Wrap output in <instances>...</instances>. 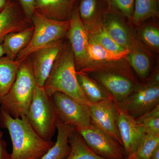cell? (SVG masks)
<instances>
[{"mask_svg": "<svg viewBox=\"0 0 159 159\" xmlns=\"http://www.w3.org/2000/svg\"><path fill=\"white\" fill-rule=\"evenodd\" d=\"M3 56H5V54L2 43H0V57H2Z\"/></svg>", "mask_w": 159, "mask_h": 159, "instance_id": "34", "label": "cell"}, {"mask_svg": "<svg viewBox=\"0 0 159 159\" xmlns=\"http://www.w3.org/2000/svg\"><path fill=\"white\" fill-rule=\"evenodd\" d=\"M157 1H158V2H159V0H157Z\"/></svg>", "mask_w": 159, "mask_h": 159, "instance_id": "37", "label": "cell"}, {"mask_svg": "<svg viewBox=\"0 0 159 159\" xmlns=\"http://www.w3.org/2000/svg\"><path fill=\"white\" fill-rule=\"evenodd\" d=\"M127 59L132 70L144 83L150 75L152 67L150 57L135 39L133 45L127 54Z\"/></svg>", "mask_w": 159, "mask_h": 159, "instance_id": "17", "label": "cell"}, {"mask_svg": "<svg viewBox=\"0 0 159 159\" xmlns=\"http://www.w3.org/2000/svg\"><path fill=\"white\" fill-rule=\"evenodd\" d=\"M158 146L159 135L146 133L135 152L131 157L136 159H149L151 155Z\"/></svg>", "mask_w": 159, "mask_h": 159, "instance_id": "27", "label": "cell"}, {"mask_svg": "<svg viewBox=\"0 0 159 159\" xmlns=\"http://www.w3.org/2000/svg\"><path fill=\"white\" fill-rule=\"evenodd\" d=\"M74 54L77 72L82 70L88 59L89 31L80 18L78 5L75 4L70 19V26L66 35Z\"/></svg>", "mask_w": 159, "mask_h": 159, "instance_id": "11", "label": "cell"}, {"mask_svg": "<svg viewBox=\"0 0 159 159\" xmlns=\"http://www.w3.org/2000/svg\"><path fill=\"white\" fill-rule=\"evenodd\" d=\"M122 15L107 7L101 18L107 33L118 44L125 50H130L135 38L122 20Z\"/></svg>", "mask_w": 159, "mask_h": 159, "instance_id": "14", "label": "cell"}, {"mask_svg": "<svg viewBox=\"0 0 159 159\" xmlns=\"http://www.w3.org/2000/svg\"><path fill=\"white\" fill-rule=\"evenodd\" d=\"M33 25L17 0H10L0 12V43L8 34L22 31Z\"/></svg>", "mask_w": 159, "mask_h": 159, "instance_id": "15", "label": "cell"}, {"mask_svg": "<svg viewBox=\"0 0 159 159\" xmlns=\"http://www.w3.org/2000/svg\"><path fill=\"white\" fill-rule=\"evenodd\" d=\"M107 7L131 20L135 0H105Z\"/></svg>", "mask_w": 159, "mask_h": 159, "instance_id": "29", "label": "cell"}, {"mask_svg": "<svg viewBox=\"0 0 159 159\" xmlns=\"http://www.w3.org/2000/svg\"><path fill=\"white\" fill-rule=\"evenodd\" d=\"M33 31L34 27L32 25L22 31L8 34L2 43L5 56L16 60L20 52L29 44Z\"/></svg>", "mask_w": 159, "mask_h": 159, "instance_id": "18", "label": "cell"}, {"mask_svg": "<svg viewBox=\"0 0 159 159\" xmlns=\"http://www.w3.org/2000/svg\"><path fill=\"white\" fill-rule=\"evenodd\" d=\"M3 137V133L0 127V159H11V154L7 151V143Z\"/></svg>", "mask_w": 159, "mask_h": 159, "instance_id": "31", "label": "cell"}, {"mask_svg": "<svg viewBox=\"0 0 159 159\" xmlns=\"http://www.w3.org/2000/svg\"><path fill=\"white\" fill-rule=\"evenodd\" d=\"M64 39L53 42L29 54L26 58L36 85L43 87L54 63L64 48Z\"/></svg>", "mask_w": 159, "mask_h": 159, "instance_id": "7", "label": "cell"}, {"mask_svg": "<svg viewBox=\"0 0 159 159\" xmlns=\"http://www.w3.org/2000/svg\"><path fill=\"white\" fill-rule=\"evenodd\" d=\"M76 3L71 0H35L34 11L48 19L67 21L70 19Z\"/></svg>", "mask_w": 159, "mask_h": 159, "instance_id": "16", "label": "cell"}, {"mask_svg": "<svg viewBox=\"0 0 159 159\" xmlns=\"http://www.w3.org/2000/svg\"><path fill=\"white\" fill-rule=\"evenodd\" d=\"M36 85L28 61L26 59L20 61L13 85L0 101V108L14 118L26 116Z\"/></svg>", "mask_w": 159, "mask_h": 159, "instance_id": "3", "label": "cell"}, {"mask_svg": "<svg viewBox=\"0 0 159 159\" xmlns=\"http://www.w3.org/2000/svg\"><path fill=\"white\" fill-rule=\"evenodd\" d=\"M149 159H159V146L155 149L151 155Z\"/></svg>", "mask_w": 159, "mask_h": 159, "instance_id": "32", "label": "cell"}, {"mask_svg": "<svg viewBox=\"0 0 159 159\" xmlns=\"http://www.w3.org/2000/svg\"><path fill=\"white\" fill-rule=\"evenodd\" d=\"M118 126L127 159L133 155L146 133L135 119L119 109Z\"/></svg>", "mask_w": 159, "mask_h": 159, "instance_id": "13", "label": "cell"}, {"mask_svg": "<svg viewBox=\"0 0 159 159\" xmlns=\"http://www.w3.org/2000/svg\"><path fill=\"white\" fill-rule=\"evenodd\" d=\"M146 133L159 135V104L136 119Z\"/></svg>", "mask_w": 159, "mask_h": 159, "instance_id": "26", "label": "cell"}, {"mask_svg": "<svg viewBox=\"0 0 159 159\" xmlns=\"http://www.w3.org/2000/svg\"><path fill=\"white\" fill-rule=\"evenodd\" d=\"M89 108L91 123L110 136L122 146L118 126L119 109L113 99H107L92 103Z\"/></svg>", "mask_w": 159, "mask_h": 159, "instance_id": "10", "label": "cell"}, {"mask_svg": "<svg viewBox=\"0 0 159 159\" xmlns=\"http://www.w3.org/2000/svg\"><path fill=\"white\" fill-rule=\"evenodd\" d=\"M139 36L142 42L150 50L155 52L159 51V30L153 25L145 26L139 31Z\"/></svg>", "mask_w": 159, "mask_h": 159, "instance_id": "28", "label": "cell"}, {"mask_svg": "<svg viewBox=\"0 0 159 159\" xmlns=\"http://www.w3.org/2000/svg\"><path fill=\"white\" fill-rule=\"evenodd\" d=\"M101 17L88 30L89 40L114 53H122L127 50L118 44L107 33L101 24Z\"/></svg>", "mask_w": 159, "mask_h": 159, "instance_id": "23", "label": "cell"}, {"mask_svg": "<svg viewBox=\"0 0 159 159\" xmlns=\"http://www.w3.org/2000/svg\"><path fill=\"white\" fill-rule=\"evenodd\" d=\"M75 129L72 126L63 124L58 120L56 142L40 159H66L71 149L69 138Z\"/></svg>", "mask_w": 159, "mask_h": 159, "instance_id": "19", "label": "cell"}, {"mask_svg": "<svg viewBox=\"0 0 159 159\" xmlns=\"http://www.w3.org/2000/svg\"><path fill=\"white\" fill-rule=\"evenodd\" d=\"M71 1H74V2H77V1L78 0H71Z\"/></svg>", "mask_w": 159, "mask_h": 159, "instance_id": "36", "label": "cell"}, {"mask_svg": "<svg viewBox=\"0 0 159 159\" xmlns=\"http://www.w3.org/2000/svg\"><path fill=\"white\" fill-rule=\"evenodd\" d=\"M31 22L34 27L33 34L28 45L16 59L20 62L34 51L57 40L64 39L70 26V20L67 21L53 20L43 17L35 11Z\"/></svg>", "mask_w": 159, "mask_h": 159, "instance_id": "5", "label": "cell"}, {"mask_svg": "<svg viewBox=\"0 0 159 159\" xmlns=\"http://www.w3.org/2000/svg\"><path fill=\"white\" fill-rule=\"evenodd\" d=\"M10 0H0V12L8 5Z\"/></svg>", "mask_w": 159, "mask_h": 159, "instance_id": "33", "label": "cell"}, {"mask_svg": "<svg viewBox=\"0 0 159 159\" xmlns=\"http://www.w3.org/2000/svg\"><path fill=\"white\" fill-rule=\"evenodd\" d=\"M21 7L26 16L31 21V18L34 12L35 0H17Z\"/></svg>", "mask_w": 159, "mask_h": 159, "instance_id": "30", "label": "cell"}, {"mask_svg": "<svg viewBox=\"0 0 159 159\" xmlns=\"http://www.w3.org/2000/svg\"><path fill=\"white\" fill-rule=\"evenodd\" d=\"M20 65V61L7 56L0 57V101L13 85Z\"/></svg>", "mask_w": 159, "mask_h": 159, "instance_id": "22", "label": "cell"}, {"mask_svg": "<svg viewBox=\"0 0 159 159\" xmlns=\"http://www.w3.org/2000/svg\"><path fill=\"white\" fill-rule=\"evenodd\" d=\"M116 104L120 110L137 119L159 104V86L142 83Z\"/></svg>", "mask_w": 159, "mask_h": 159, "instance_id": "9", "label": "cell"}, {"mask_svg": "<svg viewBox=\"0 0 159 159\" xmlns=\"http://www.w3.org/2000/svg\"><path fill=\"white\" fill-rule=\"evenodd\" d=\"M68 141L71 149L66 159H105L97 155L89 148L76 129L69 137Z\"/></svg>", "mask_w": 159, "mask_h": 159, "instance_id": "25", "label": "cell"}, {"mask_svg": "<svg viewBox=\"0 0 159 159\" xmlns=\"http://www.w3.org/2000/svg\"><path fill=\"white\" fill-rule=\"evenodd\" d=\"M0 127L7 129L11 138V159H40L54 143L40 137L25 116L14 118L1 108Z\"/></svg>", "mask_w": 159, "mask_h": 159, "instance_id": "1", "label": "cell"}, {"mask_svg": "<svg viewBox=\"0 0 159 159\" xmlns=\"http://www.w3.org/2000/svg\"><path fill=\"white\" fill-rule=\"evenodd\" d=\"M32 128L42 139L52 141L58 118L54 104L43 87L36 85L33 99L26 116Z\"/></svg>", "mask_w": 159, "mask_h": 159, "instance_id": "4", "label": "cell"}, {"mask_svg": "<svg viewBox=\"0 0 159 159\" xmlns=\"http://www.w3.org/2000/svg\"><path fill=\"white\" fill-rule=\"evenodd\" d=\"M77 75L80 89L91 104L107 99H113L105 88L88 74L77 72Z\"/></svg>", "mask_w": 159, "mask_h": 159, "instance_id": "20", "label": "cell"}, {"mask_svg": "<svg viewBox=\"0 0 159 159\" xmlns=\"http://www.w3.org/2000/svg\"><path fill=\"white\" fill-rule=\"evenodd\" d=\"M51 98L61 123L77 130L86 128L90 125L89 106L80 103L61 92L54 93Z\"/></svg>", "mask_w": 159, "mask_h": 159, "instance_id": "6", "label": "cell"}, {"mask_svg": "<svg viewBox=\"0 0 159 159\" xmlns=\"http://www.w3.org/2000/svg\"><path fill=\"white\" fill-rule=\"evenodd\" d=\"M104 3L105 0H80L78 5L80 18L88 30L102 16L107 9L103 7Z\"/></svg>", "mask_w": 159, "mask_h": 159, "instance_id": "21", "label": "cell"}, {"mask_svg": "<svg viewBox=\"0 0 159 159\" xmlns=\"http://www.w3.org/2000/svg\"><path fill=\"white\" fill-rule=\"evenodd\" d=\"M87 74L105 88L116 103L127 97L142 84L135 82L126 76L116 73L100 72Z\"/></svg>", "mask_w": 159, "mask_h": 159, "instance_id": "12", "label": "cell"}, {"mask_svg": "<svg viewBox=\"0 0 159 159\" xmlns=\"http://www.w3.org/2000/svg\"><path fill=\"white\" fill-rule=\"evenodd\" d=\"M159 3L157 0H135L131 21L135 25L140 26L146 20L159 17Z\"/></svg>", "mask_w": 159, "mask_h": 159, "instance_id": "24", "label": "cell"}, {"mask_svg": "<svg viewBox=\"0 0 159 159\" xmlns=\"http://www.w3.org/2000/svg\"><path fill=\"white\" fill-rule=\"evenodd\" d=\"M43 88L49 97L56 92H61L81 104L91 105L77 80L74 54L69 43H66L62 52L54 63Z\"/></svg>", "mask_w": 159, "mask_h": 159, "instance_id": "2", "label": "cell"}, {"mask_svg": "<svg viewBox=\"0 0 159 159\" xmlns=\"http://www.w3.org/2000/svg\"><path fill=\"white\" fill-rule=\"evenodd\" d=\"M127 159H136L135 158L133 157H129V158Z\"/></svg>", "mask_w": 159, "mask_h": 159, "instance_id": "35", "label": "cell"}, {"mask_svg": "<svg viewBox=\"0 0 159 159\" xmlns=\"http://www.w3.org/2000/svg\"><path fill=\"white\" fill-rule=\"evenodd\" d=\"M89 148L105 159H126L124 147L94 124L77 130Z\"/></svg>", "mask_w": 159, "mask_h": 159, "instance_id": "8", "label": "cell"}]
</instances>
